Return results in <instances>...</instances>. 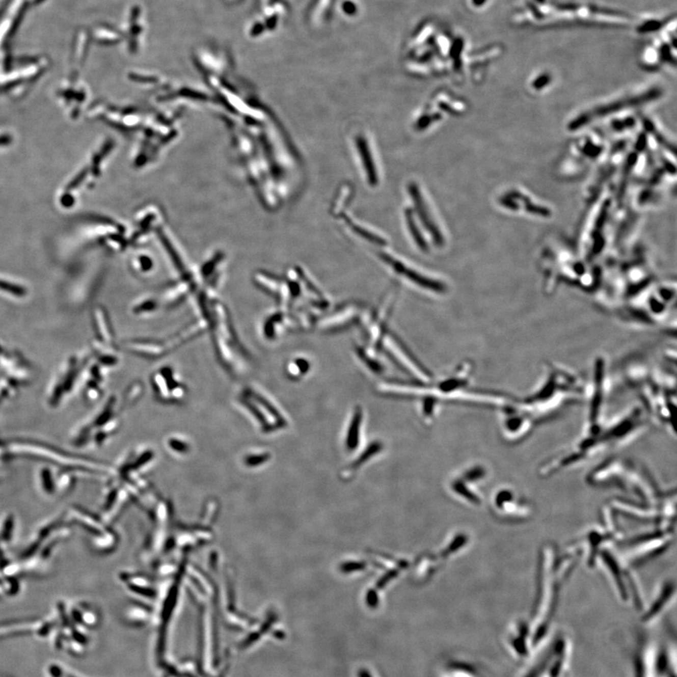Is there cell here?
<instances>
[{
	"label": "cell",
	"instance_id": "obj_9",
	"mask_svg": "<svg viewBox=\"0 0 677 677\" xmlns=\"http://www.w3.org/2000/svg\"><path fill=\"white\" fill-rule=\"evenodd\" d=\"M8 141H9V138H7V137H5V138H0V145H1V144H6Z\"/></svg>",
	"mask_w": 677,
	"mask_h": 677
},
{
	"label": "cell",
	"instance_id": "obj_2",
	"mask_svg": "<svg viewBox=\"0 0 677 677\" xmlns=\"http://www.w3.org/2000/svg\"><path fill=\"white\" fill-rule=\"evenodd\" d=\"M656 94H657V92L644 93L642 95H638V96H635V97H630V99H626V100L621 101V102H617L615 104H611L610 106H604L602 109L593 110L591 112H589L587 115L581 116L579 119H577L573 122V124L570 125V127H571L570 129H576L580 125H583L585 123L591 122L592 119H594V118L605 116V114L610 110H621V109H627V107L634 106L633 104H641L646 103L648 101H650L651 99L656 97Z\"/></svg>",
	"mask_w": 677,
	"mask_h": 677
},
{
	"label": "cell",
	"instance_id": "obj_4",
	"mask_svg": "<svg viewBox=\"0 0 677 677\" xmlns=\"http://www.w3.org/2000/svg\"><path fill=\"white\" fill-rule=\"evenodd\" d=\"M360 413H357V415L353 420V423L350 427V432H349V439H348V445L350 448H355L357 446L358 442V433H359V425H360Z\"/></svg>",
	"mask_w": 677,
	"mask_h": 677
},
{
	"label": "cell",
	"instance_id": "obj_8",
	"mask_svg": "<svg viewBox=\"0 0 677 677\" xmlns=\"http://www.w3.org/2000/svg\"><path fill=\"white\" fill-rule=\"evenodd\" d=\"M486 1H488V0H473V3H474L475 5H477V6H481V5L482 6Z\"/></svg>",
	"mask_w": 677,
	"mask_h": 677
},
{
	"label": "cell",
	"instance_id": "obj_3",
	"mask_svg": "<svg viewBox=\"0 0 677 677\" xmlns=\"http://www.w3.org/2000/svg\"><path fill=\"white\" fill-rule=\"evenodd\" d=\"M673 21H675V14H671L670 16L663 17V18L645 19L641 23L637 24L636 31L639 34H642V35L655 33V32L664 30L668 24H671V22H673Z\"/></svg>",
	"mask_w": 677,
	"mask_h": 677
},
{
	"label": "cell",
	"instance_id": "obj_1",
	"mask_svg": "<svg viewBox=\"0 0 677 677\" xmlns=\"http://www.w3.org/2000/svg\"><path fill=\"white\" fill-rule=\"evenodd\" d=\"M632 22L630 14L608 7L595 4L563 2L547 4L542 7V15L538 26H599L626 28Z\"/></svg>",
	"mask_w": 677,
	"mask_h": 677
},
{
	"label": "cell",
	"instance_id": "obj_6",
	"mask_svg": "<svg viewBox=\"0 0 677 677\" xmlns=\"http://www.w3.org/2000/svg\"><path fill=\"white\" fill-rule=\"evenodd\" d=\"M359 677H372V675H371L368 671H365V670H361V671L359 672Z\"/></svg>",
	"mask_w": 677,
	"mask_h": 677
},
{
	"label": "cell",
	"instance_id": "obj_7",
	"mask_svg": "<svg viewBox=\"0 0 677 677\" xmlns=\"http://www.w3.org/2000/svg\"><path fill=\"white\" fill-rule=\"evenodd\" d=\"M532 2L535 3L537 5H546V4H548V0H532Z\"/></svg>",
	"mask_w": 677,
	"mask_h": 677
},
{
	"label": "cell",
	"instance_id": "obj_5",
	"mask_svg": "<svg viewBox=\"0 0 677 677\" xmlns=\"http://www.w3.org/2000/svg\"><path fill=\"white\" fill-rule=\"evenodd\" d=\"M368 603H370L371 606H375V605L377 604V598H376V595H375V594H370V595H369V599H368Z\"/></svg>",
	"mask_w": 677,
	"mask_h": 677
}]
</instances>
